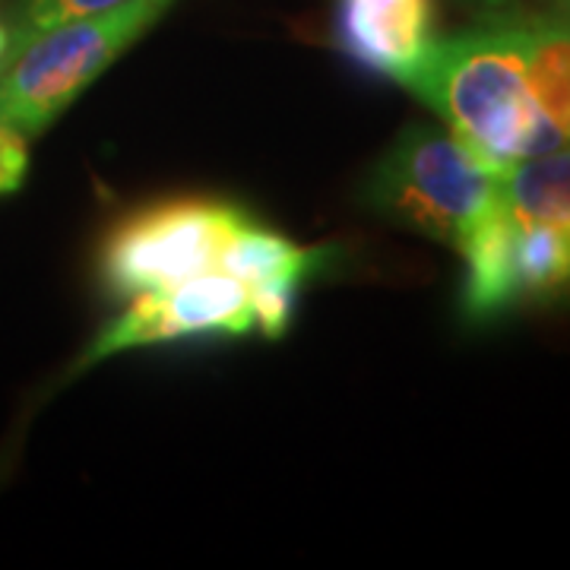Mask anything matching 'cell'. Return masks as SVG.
Segmentation results:
<instances>
[{"label":"cell","mask_w":570,"mask_h":570,"mask_svg":"<svg viewBox=\"0 0 570 570\" xmlns=\"http://www.w3.org/2000/svg\"><path fill=\"white\" fill-rule=\"evenodd\" d=\"M400 82L434 108L450 134L498 178L568 142L532 99L527 20H498L453 39H431Z\"/></svg>","instance_id":"obj_1"},{"label":"cell","mask_w":570,"mask_h":570,"mask_svg":"<svg viewBox=\"0 0 570 570\" xmlns=\"http://www.w3.org/2000/svg\"><path fill=\"white\" fill-rule=\"evenodd\" d=\"M171 7L175 0H124L22 41L0 63V124L22 137L51 127Z\"/></svg>","instance_id":"obj_2"},{"label":"cell","mask_w":570,"mask_h":570,"mask_svg":"<svg viewBox=\"0 0 570 570\" xmlns=\"http://www.w3.org/2000/svg\"><path fill=\"white\" fill-rule=\"evenodd\" d=\"M362 204L387 223L460 247L501 204V178L450 130L412 124L367 171Z\"/></svg>","instance_id":"obj_3"},{"label":"cell","mask_w":570,"mask_h":570,"mask_svg":"<svg viewBox=\"0 0 570 570\" xmlns=\"http://www.w3.org/2000/svg\"><path fill=\"white\" fill-rule=\"evenodd\" d=\"M254 223L242 206L181 197L124 216L99 250V279L115 298L159 292L206 276L223 264L225 247Z\"/></svg>","instance_id":"obj_4"},{"label":"cell","mask_w":570,"mask_h":570,"mask_svg":"<svg viewBox=\"0 0 570 570\" xmlns=\"http://www.w3.org/2000/svg\"><path fill=\"white\" fill-rule=\"evenodd\" d=\"M257 333L250 295L223 269L159 292H140L80 355L77 371L127 348L190 340V336H247Z\"/></svg>","instance_id":"obj_5"},{"label":"cell","mask_w":570,"mask_h":570,"mask_svg":"<svg viewBox=\"0 0 570 570\" xmlns=\"http://www.w3.org/2000/svg\"><path fill=\"white\" fill-rule=\"evenodd\" d=\"M333 36L355 63L403 80L431 45V0H340Z\"/></svg>","instance_id":"obj_6"},{"label":"cell","mask_w":570,"mask_h":570,"mask_svg":"<svg viewBox=\"0 0 570 570\" xmlns=\"http://www.w3.org/2000/svg\"><path fill=\"white\" fill-rule=\"evenodd\" d=\"M326 261H330L326 247H302L273 228L247 223L235 235V242L225 247L219 269L238 279L247 292L279 288L298 295V288L311 276H317Z\"/></svg>","instance_id":"obj_7"},{"label":"cell","mask_w":570,"mask_h":570,"mask_svg":"<svg viewBox=\"0 0 570 570\" xmlns=\"http://www.w3.org/2000/svg\"><path fill=\"white\" fill-rule=\"evenodd\" d=\"M527 77L535 105L570 142V22L558 13L527 20Z\"/></svg>","instance_id":"obj_8"},{"label":"cell","mask_w":570,"mask_h":570,"mask_svg":"<svg viewBox=\"0 0 570 570\" xmlns=\"http://www.w3.org/2000/svg\"><path fill=\"white\" fill-rule=\"evenodd\" d=\"M504 206L517 219L570 228V149H551L510 168L501 178Z\"/></svg>","instance_id":"obj_9"},{"label":"cell","mask_w":570,"mask_h":570,"mask_svg":"<svg viewBox=\"0 0 570 570\" xmlns=\"http://www.w3.org/2000/svg\"><path fill=\"white\" fill-rule=\"evenodd\" d=\"M118 3H124V0H13L10 17H7V29H10L7 55L13 48H20L22 41H29L32 36H39L58 22L89 17V13H99V10L118 7Z\"/></svg>","instance_id":"obj_10"},{"label":"cell","mask_w":570,"mask_h":570,"mask_svg":"<svg viewBox=\"0 0 570 570\" xmlns=\"http://www.w3.org/2000/svg\"><path fill=\"white\" fill-rule=\"evenodd\" d=\"M29 175V146L26 137L13 127L0 124V194L20 190Z\"/></svg>","instance_id":"obj_11"},{"label":"cell","mask_w":570,"mask_h":570,"mask_svg":"<svg viewBox=\"0 0 570 570\" xmlns=\"http://www.w3.org/2000/svg\"><path fill=\"white\" fill-rule=\"evenodd\" d=\"M7 48H10V29H7V20H0V63L7 58Z\"/></svg>","instance_id":"obj_12"},{"label":"cell","mask_w":570,"mask_h":570,"mask_svg":"<svg viewBox=\"0 0 570 570\" xmlns=\"http://www.w3.org/2000/svg\"><path fill=\"white\" fill-rule=\"evenodd\" d=\"M554 13L570 22V0H554Z\"/></svg>","instance_id":"obj_13"}]
</instances>
